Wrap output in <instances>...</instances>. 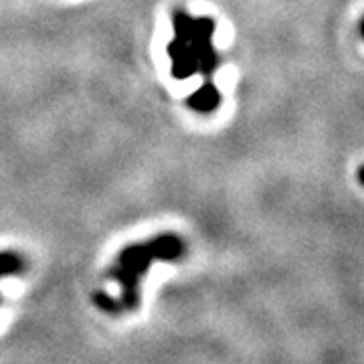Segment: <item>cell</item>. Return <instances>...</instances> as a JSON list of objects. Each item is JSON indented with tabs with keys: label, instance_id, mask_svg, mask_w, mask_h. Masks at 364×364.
<instances>
[{
	"label": "cell",
	"instance_id": "4",
	"mask_svg": "<svg viewBox=\"0 0 364 364\" xmlns=\"http://www.w3.org/2000/svg\"><path fill=\"white\" fill-rule=\"evenodd\" d=\"M23 269V261L16 253H0V277Z\"/></svg>",
	"mask_w": 364,
	"mask_h": 364
},
{
	"label": "cell",
	"instance_id": "2",
	"mask_svg": "<svg viewBox=\"0 0 364 364\" xmlns=\"http://www.w3.org/2000/svg\"><path fill=\"white\" fill-rule=\"evenodd\" d=\"M182 253L184 245L176 235H158L150 241L122 249L116 265L109 272V277L119 284L122 296L117 301H112L107 312L136 310V306L140 304V279L152 265V261H176Z\"/></svg>",
	"mask_w": 364,
	"mask_h": 364
},
{
	"label": "cell",
	"instance_id": "3",
	"mask_svg": "<svg viewBox=\"0 0 364 364\" xmlns=\"http://www.w3.org/2000/svg\"><path fill=\"white\" fill-rule=\"evenodd\" d=\"M186 104L198 114H210L221 105V91L210 79H207L195 93H191Z\"/></svg>",
	"mask_w": 364,
	"mask_h": 364
},
{
	"label": "cell",
	"instance_id": "1",
	"mask_svg": "<svg viewBox=\"0 0 364 364\" xmlns=\"http://www.w3.org/2000/svg\"><path fill=\"white\" fill-rule=\"evenodd\" d=\"M174 39L168 43V57L172 61V75L186 79L193 75H210L219 69V53L213 47L215 21L208 16L176 11L172 14Z\"/></svg>",
	"mask_w": 364,
	"mask_h": 364
}]
</instances>
